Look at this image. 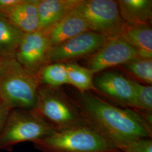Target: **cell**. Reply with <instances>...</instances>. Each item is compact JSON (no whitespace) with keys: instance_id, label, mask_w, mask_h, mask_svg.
I'll use <instances>...</instances> for the list:
<instances>
[{"instance_id":"6da1fadb","label":"cell","mask_w":152,"mask_h":152,"mask_svg":"<svg viewBox=\"0 0 152 152\" xmlns=\"http://www.w3.org/2000/svg\"><path fill=\"white\" fill-rule=\"evenodd\" d=\"M76 105L87 125L119 150L141 137H152V124L144 114L115 107L90 92H81Z\"/></svg>"},{"instance_id":"7a4b0ae2","label":"cell","mask_w":152,"mask_h":152,"mask_svg":"<svg viewBox=\"0 0 152 152\" xmlns=\"http://www.w3.org/2000/svg\"><path fill=\"white\" fill-rule=\"evenodd\" d=\"M38 77L15 56L0 60V99L11 109L32 110L38 95Z\"/></svg>"},{"instance_id":"3957f363","label":"cell","mask_w":152,"mask_h":152,"mask_svg":"<svg viewBox=\"0 0 152 152\" xmlns=\"http://www.w3.org/2000/svg\"><path fill=\"white\" fill-rule=\"evenodd\" d=\"M33 144L42 152H120L87 125L55 131Z\"/></svg>"},{"instance_id":"277c9868","label":"cell","mask_w":152,"mask_h":152,"mask_svg":"<svg viewBox=\"0 0 152 152\" xmlns=\"http://www.w3.org/2000/svg\"><path fill=\"white\" fill-rule=\"evenodd\" d=\"M33 110L55 131L87 125L76 104L53 88L38 90Z\"/></svg>"},{"instance_id":"5b68a950","label":"cell","mask_w":152,"mask_h":152,"mask_svg":"<svg viewBox=\"0 0 152 152\" xmlns=\"http://www.w3.org/2000/svg\"><path fill=\"white\" fill-rule=\"evenodd\" d=\"M54 132L33 109H11L0 137V149L11 151L16 144L33 142Z\"/></svg>"},{"instance_id":"8992f818","label":"cell","mask_w":152,"mask_h":152,"mask_svg":"<svg viewBox=\"0 0 152 152\" xmlns=\"http://www.w3.org/2000/svg\"><path fill=\"white\" fill-rule=\"evenodd\" d=\"M76 10L84 18L89 30L109 37L121 36L126 24L114 1L82 0Z\"/></svg>"},{"instance_id":"52a82bcc","label":"cell","mask_w":152,"mask_h":152,"mask_svg":"<svg viewBox=\"0 0 152 152\" xmlns=\"http://www.w3.org/2000/svg\"><path fill=\"white\" fill-rule=\"evenodd\" d=\"M140 58L137 50L122 36L110 37L103 46L92 54L88 69L94 74L105 69Z\"/></svg>"},{"instance_id":"ba28073f","label":"cell","mask_w":152,"mask_h":152,"mask_svg":"<svg viewBox=\"0 0 152 152\" xmlns=\"http://www.w3.org/2000/svg\"><path fill=\"white\" fill-rule=\"evenodd\" d=\"M110 38L106 34L88 31L61 44L50 48L49 61L77 58L95 53Z\"/></svg>"},{"instance_id":"9c48e42d","label":"cell","mask_w":152,"mask_h":152,"mask_svg":"<svg viewBox=\"0 0 152 152\" xmlns=\"http://www.w3.org/2000/svg\"><path fill=\"white\" fill-rule=\"evenodd\" d=\"M51 46L46 31L25 33L16 51L18 62L29 71L34 72L48 61Z\"/></svg>"},{"instance_id":"30bf717a","label":"cell","mask_w":152,"mask_h":152,"mask_svg":"<svg viewBox=\"0 0 152 152\" xmlns=\"http://www.w3.org/2000/svg\"><path fill=\"white\" fill-rule=\"evenodd\" d=\"M95 88L117 103L135 108V90L132 80L114 72H108L93 80Z\"/></svg>"},{"instance_id":"8fae6325","label":"cell","mask_w":152,"mask_h":152,"mask_svg":"<svg viewBox=\"0 0 152 152\" xmlns=\"http://www.w3.org/2000/svg\"><path fill=\"white\" fill-rule=\"evenodd\" d=\"M46 31L51 48L89 31L87 23L76 9Z\"/></svg>"},{"instance_id":"7c38bea8","label":"cell","mask_w":152,"mask_h":152,"mask_svg":"<svg viewBox=\"0 0 152 152\" xmlns=\"http://www.w3.org/2000/svg\"><path fill=\"white\" fill-rule=\"evenodd\" d=\"M39 1L21 0L18 4L2 13L24 33L36 32L39 29Z\"/></svg>"},{"instance_id":"4fadbf2b","label":"cell","mask_w":152,"mask_h":152,"mask_svg":"<svg viewBox=\"0 0 152 152\" xmlns=\"http://www.w3.org/2000/svg\"><path fill=\"white\" fill-rule=\"evenodd\" d=\"M82 0H39V31L47 30L76 8Z\"/></svg>"},{"instance_id":"5bb4252c","label":"cell","mask_w":152,"mask_h":152,"mask_svg":"<svg viewBox=\"0 0 152 152\" xmlns=\"http://www.w3.org/2000/svg\"><path fill=\"white\" fill-rule=\"evenodd\" d=\"M121 36L137 50L140 58L152 59V29L149 24L126 23Z\"/></svg>"},{"instance_id":"9a60e30c","label":"cell","mask_w":152,"mask_h":152,"mask_svg":"<svg viewBox=\"0 0 152 152\" xmlns=\"http://www.w3.org/2000/svg\"><path fill=\"white\" fill-rule=\"evenodd\" d=\"M24 34L0 12V60L15 56Z\"/></svg>"},{"instance_id":"2e32d148","label":"cell","mask_w":152,"mask_h":152,"mask_svg":"<svg viewBox=\"0 0 152 152\" xmlns=\"http://www.w3.org/2000/svg\"><path fill=\"white\" fill-rule=\"evenodd\" d=\"M117 4L121 17L127 24H148L152 20V0H120Z\"/></svg>"},{"instance_id":"e0dca14e","label":"cell","mask_w":152,"mask_h":152,"mask_svg":"<svg viewBox=\"0 0 152 152\" xmlns=\"http://www.w3.org/2000/svg\"><path fill=\"white\" fill-rule=\"evenodd\" d=\"M69 84L77 87L81 93L96 90L93 82V73L88 68L73 63L65 64Z\"/></svg>"},{"instance_id":"ac0fdd59","label":"cell","mask_w":152,"mask_h":152,"mask_svg":"<svg viewBox=\"0 0 152 152\" xmlns=\"http://www.w3.org/2000/svg\"><path fill=\"white\" fill-rule=\"evenodd\" d=\"M40 79L51 87H58L64 84H69L66 65L56 63L45 66L40 71Z\"/></svg>"},{"instance_id":"d6986e66","label":"cell","mask_w":152,"mask_h":152,"mask_svg":"<svg viewBox=\"0 0 152 152\" xmlns=\"http://www.w3.org/2000/svg\"><path fill=\"white\" fill-rule=\"evenodd\" d=\"M123 65L125 69L132 75L152 85V59L137 58Z\"/></svg>"},{"instance_id":"ffe728a7","label":"cell","mask_w":152,"mask_h":152,"mask_svg":"<svg viewBox=\"0 0 152 152\" xmlns=\"http://www.w3.org/2000/svg\"><path fill=\"white\" fill-rule=\"evenodd\" d=\"M135 90V108L152 112V87L132 81Z\"/></svg>"},{"instance_id":"44dd1931","label":"cell","mask_w":152,"mask_h":152,"mask_svg":"<svg viewBox=\"0 0 152 152\" xmlns=\"http://www.w3.org/2000/svg\"><path fill=\"white\" fill-rule=\"evenodd\" d=\"M152 137H141L129 141L119 148L122 152H152Z\"/></svg>"},{"instance_id":"7402d4cb","label":"cell","mask_w":152,"mask_h":152,"mask_svg":"<svg viewBox=\"0 0 152 152\" xmlns=\"http://www.w3.org/2000/svg\"><path fill=\"white\" fill-rule=\"evenodd\" d=\"M5 104L0 99V137L4 129L8 115L11 111Z\"/></svg>"},{"instance_id":"603a6c76","label":"cell","mask_w":152,"mask_h":152,"mask_svg":"<svg viewBox=\"0 0 152 152\" xmlns=\"http://www.w3.org/2000/svg\"></svg>"},{"instance_id":"cb8c5ba5","label":"cell","mask_w":152,"mask_h":152,"mask_svg":"<svg viewBox=\"0 0 152 152\" xmlns=\"http://www.w3.org/2000/svg\"></svg>"}]
</instances>
